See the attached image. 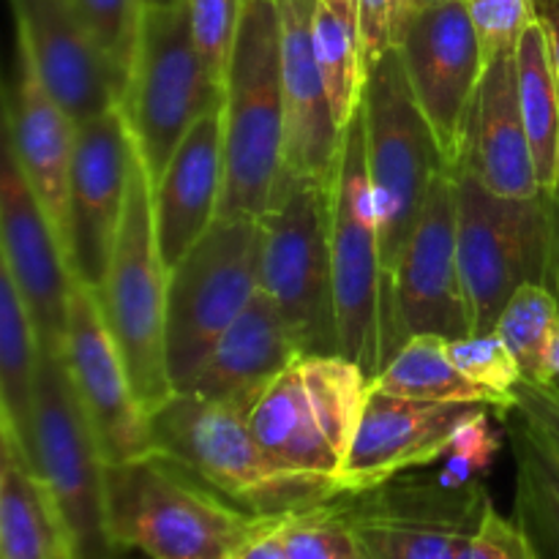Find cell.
<instances>
[{
    "label": "cell",
    "mask_w": 559,
    "mask_h": 559,
    "mask_svg": "<svg viewBox=\"0 0 559 559\" xmlns=\"http://www.w3.org/2000/svg\"><path fill=\"white\" fill-rule=\"evenodd\" d=\"M278 516H257L218 495L169 453L107 464V522L118 549L147 559H235Z\"/></svg>",
    "instance_id": "cell-1"
},
{
    "label": "cell",
    "mask_w": 559,
    "mask_h": 559,
    "mask_svg": "<svg viewBox=\"0 0 559 559\" xmlns=\"http://www.w3.org/2000/svg\"><path fill=\"white\" fill-rule=\"evenodd\" d=\"M224 191L218 216L262 218L287 189V115L276 0H246L224 76Z\"/></svg>",
    "instance_id": "cell-2"
},
{
    "label": "cell",
    "mask_w": 559,
    "mask_h": 559,
    "mask_svg": "<svg viewBox=\"0 0 559 559\" xmlns=\"http://www.w3.org/2000/svg\"><path fill=\"white\" fill-rule=\"evenodd\" d=\"M331 267L338 353L374 380L402 349L382 267L380 216L366 158L364 104L344 126L331 178Z\"/></svg>",
    "instance_id": "cell-3"
},
{
    "label": "cell",
    "mask_w": 559,
    "mask_h": 559,
    "mask_svg": "<svg viewBox=\"0 0 559 559\" xmlns=\"http://www.w3.org/2000/svg\"><path fill=\"white\" fill-rule=\"evenodd\" d=\"M151 435L158 451L257 516H287L344 491L336 478L278 467L254 440L243 413L194 393L175 391L151 415Z\"/></svg>",
    "instance_id": "cell-4"
},
{
    "label": "cell",
    "mask_w": 559,
    "mask_h": 559,
    "mask_svg": "<svg viewBox=\"0 0 559 559\" xmlns=\"http://www.w3.org/2000/svg\"><path fill=\"white\" fill-rule=\"evenodd\" d=\"M167 278L153 216V178L134 142L118 238L104 282L93 293L147 418L175 393L167 369Z\"/></svg>",
    "instance_id": "cell-5"
},
{
    "label": "cell",
    "mask_w": 559,
    "mask_h": 559,
    "mask_svg": "<svg viewBox=\"0 0 559 559\" xmlns=\"http://www.w3.org/2000/svg\"><path fill=\"white\" fill-rule=\"evenodd\" d=\"M559 194L519 200L456 167V243L469 333L495 331L511 295L551 282Z\"/></svg>",
    "instance_id": "cell-6"
},
{
    "label": "cell",
    "mask_w": 559,
    "mask_h": 559,
    "mask_svg": "<svg viewBox=\"0 0 559 559\" xmlns=\"http://www.w3.org/2000/svg\"><path fill=\"white\" fill-rule=\"evenodd\" d=\"M222 104L224 85L211 74L191 36L186 0L142 5L140 36L118 109L153 183L197 120Z\"/></svg>",
    "instance_id": "cell-7"
},
{
    "label": "cell",
    "mask_w": 559,
    "mask_h": 559,
    "mask_svg": "<svg viewBox=\"0 0 559 559\" xmlns=\"http://www.w3.org/2000/svg\"><path fill=\"white\" fill-rule=\"evenodd\" d=\"M366 158L380 216L382 267L393 293L402 251L413 235L437 173L445 167L429 120L409 87L399 47L388 49L366 74Z\"/></svg>",
    "instance_id": "cell-8"
},
{
    "label": "cell",
    "mask_w": 559,
    "mask_h": 559,
    "mask_svg": "<svg viewBox=\"0 0 559 559\" xmlns=\"http://www.w3.org/2000/svg\"><path fill=\"white\" fill-rule=\"evenodd\" d=\"M260 289L304 355L338 353L331 267V180L289 175L282 200L260 218Z\"/></svg>",
    "instance_id": "cell-9"
},
{
    "label": "cell",
    "mask_w": 559,
    "mask_h": 559,
    "mask_svg": "<svg viewBox=\"0 0 559 559\" xmlns=\"http://www.w3.org/2000/svg\"><path fill=\"white\" fill-rule=\"evenodd\" d=\"M262 227L254 216H218L167 278V369L183 391L211 349L260 289Z\"/></svg>",
    "instance_id": "cell-10"
},
{
    "label": "cell",
    "mask_w": 559,
    "mask_h": 559,
    "mask_svg": "<svg viewBox=\"0 0 559 559\" xmlns=\"http://www.w3.org/2000/svg\"><path fill=\"white\" fill-rule=\"evenodd\" d=\"M25 451L60 508L74 559H118L107 522V459L63 358L41 347Z\"/></svg>",
    "instance_id": "cell-11"
},
{
    "label": "cell",
    "mask_w": 559,
    "mask_h": 559,
    "mask_svg": "<svg viewBox=\"0 0 559 559\" xmlns=\"http://www.w3.org/2000/svg\"><path fill=\"white\" fill-rule=\"evenodd\" d=\"M489 502L480 480L451 484L442 475L407 473L338 495L366 559H456Z\"/></svg>",
    "instance_id": "cell-12"
},
{
    "label": "cell",
    "mask_w": 559,
    "mask_h": 559,
    "mask_svg": "<svg viewBox=\"0 0 559 559\" xmlns=\"http://www.w3.org/2000/svg\"><path fill=\"white\" fill-rule=\"evenodd\" d=\"M399 52L415 102L435 131L442 158L456 167L486 71L484 47L467 3L448 0L415 14Z\"/></svg>",
    "instance_id": "cell-13"
},
{
    "label": "cell",
    "mask_w": 559,
    "mask_h": 559,
    "mask_svg": "<svg viewBox=\"0 0 559 559\" xmlns=\"http://www.w3.org/2000/svg\"><path fill=\"white\" fill-rule=\"evenodd\" d=\"M393 317L402 344L420 333L469 336L456 243V167L451 164L437 173L393 273Z\"/></svg>",
    "instance_id": "cell-14"
},
{
    "label": "cell",
    "mask_w": 559,
    "mask_h": 559,
    "mask_svg": "<svg viewBox=\"0 0 559 559\" xmlns=\"http://www.w3.org/2000/svg\"><path fill=\"white\" fill-rule=\"evenodd\" d=\"M60 358L107 464L136 459L156 448L151 418L136 399L123 355L98 309L96 293L76 278Z\"/></svg>",
    "instance_id": "cell-15"
},
{
    "label": "cell",
    "mask_w": 559,
    "mask_h": 559,
    "mask_svg": "<svg viewBox=\"0 0 559 559\" xmlns=\"http://www.w3.org/2000/svg\"><path fill=\"white\" fill-rule=\"evenodd\" d=\"M134 136L120 109L76 126L69 180L66 260L76 282L96 289L104 282L129 189Z\"/></svg>",
    "instance_id": "cell-16"
},
{
    "label": "cell",
    "mask_w": 559,
    "mask_h": 559,
    "mask_svg": "<svg viewBox=\"0 0 559 559\" xmlns=\"http://www.w3.org/2000/svg\"><path fill=\"white\" fill-rule=\"evenodd\" d=\"M0 262L31 311L41 347L63 353L74 276L63 243L9 145L0 169Z\"/></svg>",
    "instance_id": "cell-17"
},
{
    "label": "cell",
    "mask_w": 559,
    "mask_h": 559,
    "mask_svg": "<svg viewBox=\"0 0 559 559\" xmlns=\"http://www.w3.org/2000/svg\"><path fill=\"white\" fill-rule=\"evenodd\" d=\"M16 16V49L31 60L49 96L76 126L120 104L118 74L74 0H11Z\"/></svg>",
    "instance_id": "cell-18"
},
{
    "label": "cell",
    "mask_w": 559,
    "mask_h": 559,
    "mask_svg": "<svg viewBox=\"0 0 559 559\" xmlns=\"http://www.w3.org/2000/svg\"><path fill=\"white\" fill-rule=\"evenodd\" d=\"M486 404L420 402L371 388L342 467V489L360 491L440 462L448 442Z\"/></svg>",
    "instance_id": "cell-19"
},
{
    "label": "cell",
    "mask_w": 559,
    "mask_h": 559,
    "mask_svg": "<svg viewBox=\"0 0 559 559\" xmlns=\"http://www.w3.org/2000/svg\"><path fill=\"white\" fill-rule=\"evenodd\" d=\"M314 5L317 0H276L287 169L289 175L331 180L344 129L333 115L325 71L317 55Z\"/></svg>",
    "instance_id": "cell-20"
},
{
    "label": "cell",
    "mask_w": 559,
    "mask_h": 559,
    "mask_svg": "<svg viewBox=\"0 0 559 559\" xmlns=\"http://www.w3.org/2000/svg\"><path fill=\"white\" fill-rule=\"evenodd\" d=\"M74 140L76 123L49 96L31 60L16 49V76L5 98V145L11 147L33 194L47 211L63 251Z\"/></svg>",
    "instance_id": "cell-21"
},
{
    "label": "cell",
    "mask_w": 559,
    "mask_h": 559,
    "mask_svg": "<svg viewBox=\"0 0 559 559\" xmlns=\"http://www.w3.org/2000/svg\"><path fill=\"white\" fill-rule=\"evenodd\" d=\"M456 167H464L500 197L544 194L519 104L516 47L486 63Z\"/></svg>",
    "instance_id": "cell-22"
},
{
    "label": "cell",
    "mask_w": 559,
    "mask_h": 559,
    "mask_svg": "<svg viewBox=\"0 0 559 559\" xmlns=\"http://www.w3.org/2000/svg\"><path fill=\"white\" fill-rule=\"evenodd\" d=\"M222 191L224 120L222 109H213L197 120L153 183L156 238L167 271H173L216 222Z\"/></svg>",
    "instance_id": "cell-23"
},
{
    "label": "cell",
    "mask_w": 559,
    "mask_h": 559,
    "mask_svg": "<svg viewBox=\"0 0 559 559\" xmlns=\"http://www.w3.org/2000/svg\"><path fill=\"white\" fill-rule=\"evenodd\" d=\"M304 358L287 322L262 289L224 331L183 393L227 404L249 415L282 371Z\"/></svg>",
    "instance_id": "cell-24"
},
{
    "label": "cell",
    "mask_w": 559,
    "mask_h": 559,
    "mask_svg": "<svg viewBox=\"0 0 559 559\" xmlns=\"http://www.w3.org/2000/svg\"><path fill=\"white\" fill-rule=\"evenodd\" d=\"M0 559H74L58 502L9 424H0Z\"/></svg>",
    "instance_id": "cell-25"
},
{
    "label": "cell",
    "mask_w": 559,
    "mask_h": 559,
    "mask_svg": "<svg viewBox=\"0 0 559 559\" xmlns=\"http://www.w3.org/2000/svg\"><path fill=\"white\" fill-rule=\"evenodd\" d=\"M246 420L254 440L278 467L304 475L342 478L344 462L328 445L317 424L298 360L271 382Z\"/></svg>",
    "instance_id": "cell-26"
},
{
    "label": "cell",
    "mask_w": 559,
    "mask_h": 559,
    "mask_svg": "<svg viewBox=\"0 0 559 559\" xmlns=\"http://www.w3.org/2000/svg\"><path fill=\"white\" fill-rule=\"evenodd\" d=\"M516 467L513 522L524 530L538 559H559V451L516 407L497 413Z\"/></svg>",
    "instance_id": "cell-27"
},
{
    "label": "cell",
    "mask_w": 559,
    "mask_h": 559,
    "mask_svg": "<svg viewBox=\"0 0 559 559\" xmlns=\"http://www.w3.org/2000/svg\"><path fill=\"white\" fill-rule=\"evenodd\" d=\"M516 80L540 189L546 194H559V74L549 36L538 16L516 41Z\"/></svg>",
    "instance_id": "cell-28"
},
{
    "label": "cell",
    "mask_w": 559,
    "mask_h": 559,
    "mask_svg": "<svg viewBox=\"0 0 559 559\" xmlns=\"http://www.w3.org/2000/svg\"><path fill=\"white\" fill-rule=\"evenodd\" d=\"M371 388L391 396L420 399V402H469L486 407L508 409L502 399L475 385L448 358V338L420 333L407 338L391 364L371 380Z\"/></svg>",
    "instance_id": "cell-29"
},
{
    "label": "cell",
    "mask_w": 559,
    "mask_h": 559,
    "mask_svg": "<svg viewBox=\"0 0 559 559\" xmlns=\"http://www.w3.org/2000/svg\"><path fill=\"white\" fill-rule=\"evenodd\" d=\"M41 342L33 317L9 273L0 267V424L27 440L36 399Z\"/></svg>",
    "instance_id": "cell-30"
},
{
    "label": "cell",
    "mask_w": 559,
    "mask_h": 559,
    "mask_svg": "<svg viewBox=\"0 0 559 559\" xmlns=\"http://www.w3.org/2000/svg\"><path fill=\"white\" fill-rule=\"evenodd\" d=\"M314 44L325 71L333 115L344 129L364 104L366 91L360 0H317Z\"/></svg>",
    "instance_id": "cell-31"
},
{
    "label": "cell",
    "mask_w": 559,
    "mask_h": 559,
    "mask_svg": "<svg viewBox=\"0 0 559 559\" xmlns=\"http://www.w3.org/2000/svg\"><path fill=\"white\" fill-rule=\"evenodd\" d=\"M559 325V298L546 284H524L511 295L495 331L511 347L524 380L549 385L557 382L551 344Z\"/></svg>",
    "instance_id": "cell-32"
},
{
    "label": "cell",
    "mask_w": 559,
    "mask_h": 559,
    "mask_svg": "<svg viewBox=\"0 0 559 559\" xmlns=\"http://www.w3.org/2000/svg\"><path fill=\"white\" fill-rule=\"evenodd\" d=\"M282 535L289 559H366L338 508V497L287 513L282 519Z\"/></svg>",
    "instance_id": "cell-33"
},
{
    "label": "cell",
    "mask_w": 559,
    "mask_h": 559,
    "mask_svg": "<svg viewBox=\"0 0 559 559\" xmlns=\"http://www.w3.org/2000/svg\"><path fill=\"white\" fill-rule=\"evenodd\" d=\"M448 358L453 360V366L467 380L495 393L508 407H516L513 388L524 380V374L519 369L516 358H513L511 347L502 342L500 333L489 331L469 333V336L462 338H448Z\"/></svg>",
    "instance_id": "cell-34"
},
{
    "label": "cell",
    "mask_w": 559,
    "mask_h": 559,
    "mask_svg": "<svg viewBox=\"0 0 559 559\" xmlns=\"http://www.w3.org/2000/svg\"><path fill=\"white\" fill-rule=\"evenodd\" d=\"M142 5L145 0H74L76 14L82 16L91 36L102 47L104 58L118 74L120 87H126L129 80L136 36H140Z\"/></svg>",
    "instance_id": "cell-35"
},
{
    "label": "cell",
    "mask_w": 559,
    "mask_h": 559,
    "mask_svg": "<svg viewBox=\"0 0 559 559\" xmlns=\"http://www.w3.org/2000/svg\"><path fill=\"white\" fill-rule=\"evenodd\" d=\"M246 0H186L191 36L205 58L207 69L224 85L229 58L238 41Z\"/></svg>",
    "instance_id": "cell-36"
},
{
    "label": "cell",
    "mask_w": 559,
    "mask_h": 559,
    "mask_svg": "<svg viewBox=\"0 0 559 559\" xmlns=\"http://www.w3.org/2000/svg\"><path fill=\"white\" fill-rule=\"evenodd\" d=\"M491 413H497V409L486 407L484 413L473 415L453 435V440L448 442L445 453L440 459L442 478L451 480V484H469V480H478V475H484L491 467L497 451H500V435H497L489 420Z\"/></svg>",
    "instance_id": "cell-37"
},
{
    "label": "cell",
    "mask_w": 559,
    "mask_h": 559,
    "mask_svg": "<svg viewBox=\"0 0 559 559\" xmlns=\"http://www.w3.org/2000/svg\"><path fill=\"white\" fill-rule=\"evenodd\" d=\"M464 3L478 31L486 63L506 49L516 47L524 27L535 20V0H464Z\"/></svg>",
    "instance_id": "cell-38"
},
{
    "label": "cell",
    "mask_w": 559,
    "mask_h": 559,
    "mask_svg": "<svg viewBox=\"0 0 559 559\" xmlns=\"http://www.w3.org/2000/svg\"><path fill=\"white\" fill-rule=\"evenodd\" d=\"M456 559H538L533 544L513 519H506L489 502L478 530Z\"/></svg>",
    "instance_id": "cell-39"
},
{
    "label": "cell",
    "mask_w": 559,
    "mask_h": 559,
    "mask_svg": "<svg viewBox=\"0 0 559 559\" xmlns=\"http://www.w3.org/2000/svg\"><path fill=\"white\" fill-rule=\"evenodd\" d=\"M513 399H516V409L535 426L544 431L559 451V382H540L522 380L513 388Z\"/></svg>",
    "instance_id": "cell-40"
},
{
    "label": "cell",
    "mask_w": 559,
    "mask_h": 559,
    "mask_svg": "<svg viewBox=\"0 0 559 559\" xmlns=\"http://www.w3.org/2000/svg\"><path fill=\"white\" fill-rule=\"evenodd\" d=\"M535 16L546 27V36H549L551 55H555V66L559 74V0H535Z\"/></svg>",
    "instance_id": "cell-41"
},
{
    "label": "cell",
    "mask_w": 559,
    "mask_h": 559,
    "mask_svg": "<svg viewBox=\"0 0 559 559\" xmlns=\"http://www.w3.org/2000/svg\"><path fill=\"white\" fill-rule=\"evenodd\" d=\"M391 16H393V47H399L407 33L409 22H413V0H391Z\"/></svg>",
    "instance_id": "cell-42"
},
{
    "label": "cell",
    "mask_w": 559,
    "mask_h": 559,
    "mask_svg": "<svg viewBox=\"0 0 559 559\" xmlns=\"http://www.w3.org/2000/svg\"><path fill=\"white\" fill-rule=\"evenodd\" d=\"M549 287L555 289V295L559 298V216H557V238H555V257H551V282Z\"/></svg>",
    "instance_id": "cell-43"
},
{
    "label": "cell",
    "mask_w": 559,
    "mask_h": 559,
    "mask_svg": "<svg viewBox=\"0 0 559 559\" xmlns=\"http://www.w3.org/2000/svg\"><path fill=\"white\" fill-rule=\"evenodd\" d=\"M440 3H448V0H413V11L415 14H420V11L435 9V5H440Z\"/></svg>",
    "instance_id": "cell-44"
},
{
    "label": "cell",
    "mask_w": 559,
    "mask_h": 559,
    "mask_svg": "<svg viewBox=\"0 0 559 559\" xmlns=\"http://www.w3.org/2000/svg\"><path fill=\"white\" fill-rule=\"evenodd\" d=\"M551 366H555V371L559 377V325H557V333H555V344H551Z\"/></svg>",
    "instance_id": "cell-45"
},
{
    "label": "cell",
    "mask_w": 559,
    "mask_h": 559,
    "mask_svg": "<svg viewBox=\"0 0 559 559\" xmlns=\"http://www.w3.org/2000/svg\"><path fill=\"white\" fill-rule=\"evenodd\" d=\"M145 3H175V0H145Z\"/></svg>",
    "instance_id": "cell-46"
},
{
    "label": "cell",
    "mask_w": 559,
    "mask_h": 559,
    "mask_svg": "<svg viewBox=\"0 0 559 559\" xmlns=\"http://www.w3.org/2000/svg\"><path fill=\"white\" fill-rule=\"evenodd\" d=\"M557 167H559V158H557Z\"/></svg>",
    "instance_id": "cell-47"
}]
</instances>
